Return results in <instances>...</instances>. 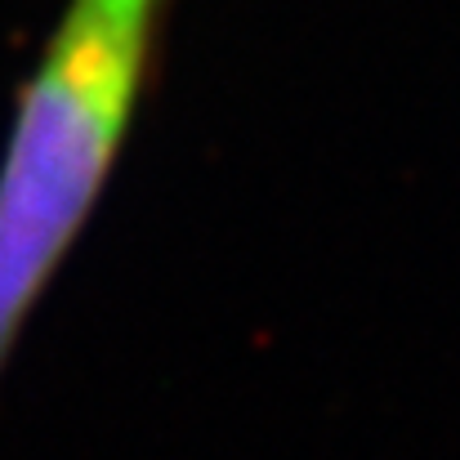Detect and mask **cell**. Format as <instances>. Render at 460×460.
<instances>
[{
	"label": "cell",
	"mask_w": 460,
	"mask_h": 460,
	"mask_svg": "<svg viewBox=\"0 0 460 460\" xmlns=\"http://www.w3.org/2000/svg\"><path fill=\"white\" fill-rule=\"evenodd\" d=\"M165 0H72L0 156V367L130 130Z\"/></svg>",
	"instance_id": "6da1fadb"
}]
</instances>
